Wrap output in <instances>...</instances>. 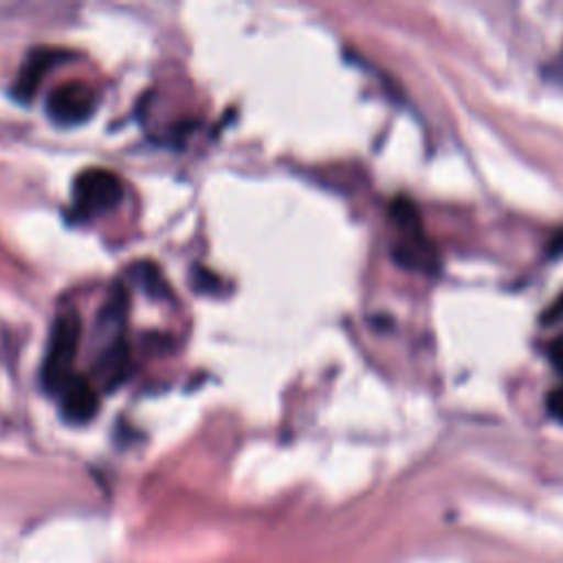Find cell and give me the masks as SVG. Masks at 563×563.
I'll return each mask as SVG.
<instances>
[{
	"mask_svg": "<svg viewBox=\"0 0 563 563\" xmlns=\"http://www.w3.org/2000/svg\"><path fill=\"white\" fill-rule=\"evenodd\" d=\"M391 220L398 227V240L391 249V257L418 273H429L438 268V253L422 231L418 209L409 198H398L391 202Z\"/></svg>",
	"mask_w": 563,
	"mask_h": 563,
	"instance_id": "1",
	"label": "cell"
},
{
	"mask_svg": "<svg viewBox=\"0 0 563 563\" xmlns=\"http://www.w3.org/2000/svg\"><path fill=\"white\" fill-rule=\"evenodd\" d=\"M81 339V319L77 312L68 310L57 314V319L51 325L46 354L42 363V383L48 391H59L64 383L73 376L70 367L77 356Z\"/></svg>",
	"mask_w": 563,
	"mask_h": 563,
	"instance_id": "2",
	"label": "cell"
},
{
	"mask_svg": "<svg viewBox=\"0 0 563 563\" xmlns=\"http://www.w3.org/2000/svg\"><path fill=\"white\" fill-rule=\"evenodd\" d=\"M73 198L84 216L114 209L123 198L121 178L103 167H88L73 183Z\"/></svg>",
	"mask_w": 563,
	"mask_h": 563,
	"instance_id": "3",
	"label": "cell"
},
{
	"mask_svg": "<svg viewBox=\"0 0 563 563\" xmlns=\"http://www.w3.org/2000/svg\"><path fill=\"white\" fill-rule=\"evenodd\" d=\"M97 106V95L90 84L81 79H68L55 86L46 95V114L57 125L84 123Z\"/></svg>",
	"mask_w": 563,
	"mask_h": 563,
	"instance_id": "4",
	"label": "cell"
},
{
	"mask_svg": "<svg viewBox=\"0 0 563 563\" xmlns=\"http://www.w3.org/2000/svg\"><path fill=\"white\" fill-rule=\"evenodd\" d=\"M62 413L68 422L84 424L99 409V396L95 383L84 374H73L59 389Z\"/></svg>",
	"mask_w": 563,
	"mask_h": 563,
	"instance_id": "5",
	"label": "cell"
},
{
	"mask_svg": "<svg viewBox=\"0 0 563 563\" xmlns=\"http://www.w3.org/2000/svg\"><path fill=\"white\" fill-rule=\"evenodd\" d=\"M59 59V51H48V48H37L31 51V55L24 59L15 84H13V95L20 101H31L42 77L46 75V70Z\"/></svg>",
	"mask_w": 563,
	"mask_h": 563,
	"instance_id": "6",
	"label": "cell"
},
{
	"mask_svg": "<svg viewBox=\"0 0 563 563\" xmlns=\"http://www.w3.org/2000/svg\"><path fill=\"white\" fill-rule=\"evenodd\" d=\"M128 367H130L128 345L123 339H117V341H110L108 347L99 354L95 363V374L106 389H114L128 376Z\"/></svg>",
	"mask_w": 563,
	"mask_h": 563,
	"instance_id": "7",
	"label": "cell"
},
{
	"mask_svg": "<svg viewBox=\"0 0 563 563\" xmlns=\"http://www.w3.org/2000/svg\"><path fill=\"white\" fill-rule=\"evenodd\" d=\"M134 279L150 297H165L169 292L158 266H154L152 262H141L134 268Z\"/></svg>",
	"mask_w": 563,
	"mask_h": 563,
	"instance_id": "8",
	"label": "cell"
},
{
	"mask_svg": "<svg viewBox=\"0 0 563 563\" xmlns=\"http://www.w3.org/2000/svg\"><path fill=\"white\" fill-rule=\"evenodd\" d=\"M559 319H563V295L550 306V310L543 314V321L545 323H554V321H559Z\"/></svg>",
	"mask_w": 563,
	"mask_h": 563,
	"instance_id": "9",
	"label": "cell"
},
{
	"mask_svg": "<svg viewBox=\"0 0 563 563\" xmlns=\"http://www.w3.org/2000/svg\"><path fill=\"white\" fill-rule=\"evenodd\" d=\"M550 358H552V363L559 367V372L563 374V339H559V341L552 343V347H550Z\"/></svg>",
	"mask_w": 563,
	"mask_h": 563,
	"instance_id": "10",
	"label": "cell"
},
{
	"mask_svg": "<svg viewBox=\"0 0 563 563\" xmlns=\"http://www.w3.org/2000/svg\"><path fill=\"white\" fill-rule=\"evenodd\" d=\"M550 246H552V251H556V253H563V231H561V233H559V235L552 240V244H550Z\"/></svg>",
	"mask_w": 563,
	"mask_h": 563,
	"instance_id": "11",
	"label": "cell"
}]
</instances>
